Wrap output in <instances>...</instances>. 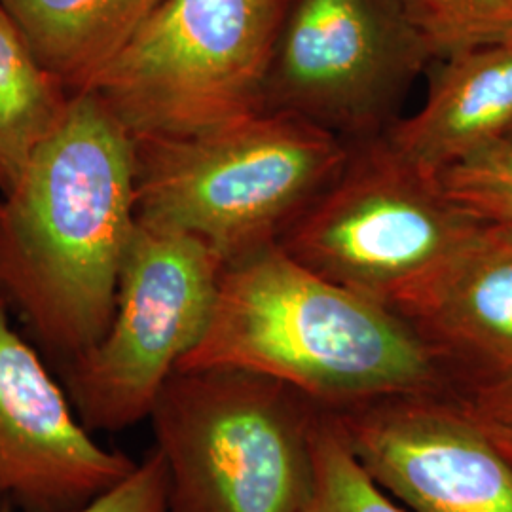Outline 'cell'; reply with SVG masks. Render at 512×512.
I'll return each mask as SVG.
<instances>
[{
  "label": "cell",
  "mask_w": 512,
  "mask_h": 512,
  "mask_svg": "<svg viewBox=\"0 0 512 512\" xmlns=\"http://www.w3.org/2000/svg\"><path fill=\"white\" fill-rule=\"evenodd\" d=\"M135 141L92 92L0 194V294L61 365L109 327L137 228Z\"/></svg>",
  "instance_id": "cell-1"
},
{
  "label": "cell",
  "mask_w": 512,
  "mask_h": 512,
  "mask_svg": "<svg viewBox=\"0 0 512 512\" xmlns=\"http://www.w3.org/2000/svg\"><path fill=\"white\" fill-rule=\"evenodd\" d=\"M241 368L336 412L456 382L397 311L349 291L279 243L226 262L209 327L177 370Z\"/></svg>",
  "instance_id": "cell-2"
},
{
  "label": "cell",
  "mask_w": 512,
  "mask_h": 512,
  "mask_svg": "<svg viewBox=\"0 0 512 512\" xmlns=\"http://www.w3.org/2000/svg\"><path fill=\"white\" fill-rule=\"evenodd\" d=\"M349 152L338 135L277 110L186 139L135 141L137 219L202 239L226 264L277 243Z\"/></svg>",
  "instance_id": "cell-3"
},
{
  "label": "cell",
  "mask_w": 512,
  "mask_h": 512,
  "mask_svg": "<svg viewBox=\"0 0 512 512\" xmlns=\"http://www.w3.org/2000/svg\"><path fill=\"white\" fill-rule=\"evenodd\" d=\"M321 412L251 370H175L148 418L167 469V512H300Z\"/></svg>",
  "instance_id": "cell-4"
},
{
  "label": "cell",
  "mask_w": 512,
  "mask_h": 512,
  "mask_svg": "<svg viewBox=\"0 0 512 512\" xmlns=\"http://www.w3.org/2000/svg\"><path fill=\"white\" fill-rule=\"evenodd\" d=\"M289 0H164L95 76L133 141L186 139L264 110Z\"/></svg>",
  "instance_id": "cell-5"
},
{
  "label": "cell",
  "mask_w": 512,
  "mask_h": 512,
  "mask_svg": "<svg viewBox=\"0 0 512 512\" xmlns=\"http://www.w3.org/2000/svg\"><path fill=\"white\" fill-rule=\"evenodd\" d=\"M482 224L380 135L351 145L336 179L277 243L313 272L395 311Z\"/></svg>",
  "instance_id": "cell-6"
},
{
  "label": "cell",
  "mask_w": 512,
  "mask_h": 512,
  "mask_svg": "<svg viewBox=\"0 0 512 512\" xmlns=\"http://www.w3.org/2000/svg\"><path fill=\"white\" fill-rule=\"evenodd\" d=\"M222 268L202 239L137 222L109 327L61 365L67 395L92 433L150 418L171 374L202 342Z\"/></svg>",
  "instance_id": "cell-7"
},
{
  "label": "cell",
  "mask_w": 512,
  "mask_h": 512,
  "mask_svg": "<svg viewBox=\"0 0 512 512\" xmlns=\"http://www.w3.org/2000/svg\"><path fill=\"white\" fill-rule=\"evenodd\" d=\"M393 0H289L264 110L289 112L349 145L380 137L429 63Z\"/></svg>",
  "instance_id": "cell-8"
},
{
  "label": "cell",
  "mask_w": 512,
  "mask_h": 512,
  "mask_svg": "<svg viewBox=\"0 0 512 512\" xmlns=\"http://www.w3.org/2000/svg\"><path fill=\"white\" fill-rule=\"evenodd\" d=\"M330 414L366 473L404 509L512 512V461L454 389L393 395Z\"/></svg>",
  "instance_id": "cell-9"
},
{
  "label": "cell",
  "mask_w": 512,
  "mask_h": 512,
  "mask_svg": "<svg viewBox=\"0 0 512 512\" xmlns=\"http://www.w3.org/2000/svg\"><path fill=\"white\" fill-rule=\"evenodd\" d=\"M80 421L0 294V512H69L135 469Z\"/></svg>",
  "instance_id": "cell-10"
},
{
  "label": "cell",
  "mask_w": 512,
  "mask_h": 512,
  "mask_svg": "<svg viewBox=\"0 0 512 512\" xmlns=\"http://www.w3.org/2000/svg\"><path fill=\"white\" fill-rule=\"evenodd\" d=\"M459 385L512 380V226L473 238L395 306Z\"/></svg>",
  "instance_id": "cell-11"
},
{
  "label": "cell",
  "mask_w": 512,
  "mask_h": 512,
  "mask_svg": "<svg viewBox=\"0 0 512 512\" xmlns=\"http://www.w3.org/2000/svg\"><path fill=\"white\" fill-rule=\"evenodd\" d=\"M429 93L410 118L382 133L389 148L429 179L512 129V38L437 59Z\"/></svg>",
  "instance_id": "cell-12"
},
{
  "label": "cell",
  "mask_w": 512,
  "mask_h": 512,
  "mask_svg": "<svg viewBox=\"0 0 512 512\" xmlns=\"http://www.w3.org/2000/svg\"><path fill=\"white\" fill-rule=\"evenodd\" d=\"M164 0H0L40 63L71 92L95 76Z\"/></svg>",
  "instance_id": "cell-13"
},
{
  "label": "cell",
  "mask_w": 512,
  "mask_h": 512,
  "mask_svg": "<svg viewBox=\"0 0 512 512\" xmlns=\"http://www.w3.org/2000/svg\"><path fill=\"white\" fill-rule=\"evenodd\" d=\"M73 99L0 6V194L18 183L35 152L65 120Z\"/></svg>",
  "instance_id": "cell-14"
},
{
  "label": "cell",
  "mask_w": 512,
  "mask_h": 512,
  "mask_svg": "<svg viewBox=\"0 0 512 512\" xmlns=\"http://www.w3.org/2000/svg\"><path fill=\"white\" fill-rule=\"evenodd\" d=\"M300 512H410L353 456L334 416L323 408L315 429V475Z\"/></svg>",
  "instance_id": "cell-15"
},
{
  "label": "cell",
  "mask_w": 512,
  "mask_h": 512,
  "mask_svg": "<svg viewBox=\"0 0 512 512\" xmlns=\"http://www.w3.org/2000/svg\"><path fill=\"white\" fill-rule=\"evenodd\" d=\"M437 61L512 38V0H393Z\"/></svg>",
  "instance_id": "cell-16"
},
{
  "label": "cell",
  "mask_w": 512,
  "mask_h": 512,
  "mask_svg": "<svg viewBox=\"0 0 512 512\" xmlns=\"http://www.w3.org/2000/svg\"><path fill=\"white\" fill-rule=\"evenodd\" d=\"M440 190L482 222L512 226V137L444 169Z\"/></svg>",
  "instance_id": "cell-17"
},
{
  "label": "cell",
  "mask_w": 512,
  "mask_h": 512,
  "mask_svg": "<svg viewBox=\"0 0 512 512\" xmlns=\"http://www.w3.org/2000/svg\"><path fill=\"white\" fill-rule=\"evenodd\" d=\"M69 512H167V469L154 446L124 480Z\"/></svg>",
  "instance_id": "cell-18"
},
{
  "label": "cell",
  "mask_w": 512,
  "mask_h": 512,
  "mask_svg": "<svg viewBox=\"0 0 512 512\" xmlns=\"http://www.w3.org/2000/svg\"><path fill=\"white\" fill-rule=\"evenodd\" d=\"M454 395L512 461V380L459 385Z\"/></svg>",
  "instance_id": "cell-19"
},
{
  "label": "cell",
  "mask_w": 512,
  "mask_h": 512,
  "mask_svg": "<svg viewBox=\"0 0 512 512\" xmlns=\"http://www.w3.org/2000/svg\"><path fill=\"white\" fill-rule=\"evenodd\" d=\"M507 137H512V129H511V133H509V135H507Z\"/></svg>",
  "instance_id": "cell-20"
}]
</instances>
